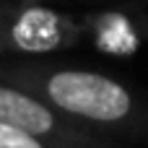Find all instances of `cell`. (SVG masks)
Segmentation results:
<instances>
[{"instance_id":"1","label":"cell","mask_w":148,"mask_h":148,"mask_svg":"<svg viewBox=\"0 0 148 148\" xmlns=\"http://www.w3.org/2000/svg\"><path fill=\"white\" fill-rule=\"evenodd\" d=\"M0 78L125 146H148V99L107 73L42 60H5Z\"/></svg>"},{"instance_id":"2","label":"cell","mask_w":148,"mask_h":148,"mask_svg":"<svg viewBox=\"0 0 148 148\" xmlns=\"http://www.w3.org/2000/svg\"><path fill=\"white\" fill-rule=\"evenodd\" d=\"M83 21L49 8L47 0H0V55H47L75 47Z\"/></svg>"},{"instance_id":"3","label":"cell","mask_w":148,"mask_h":148,"mask_svg":"<svg viewBox=\"0 0 148 148\" xmlns=\"http://www.w3.org/2000/svg\"><path fill=\"white\" fill-rule=\"evenodd\" d=\"M0 122L26 130L60 148H127L122 140L68 117L49 101L5 78H0Z\"/></svg>"},{"instance_id":"4","label":"cell","mask_w":148,"mask_h":148,"mask_svg":"<svg viewBox=\"0 0 148 148\" xmlns=\"http://www.w3.org/2000/svg\"><path fill=\"white\" fill-rule=\"evenodd\" d=\"M96 47L112 55H133L140 44V26L120 10H99L83 21Z\"/></svg>"},{"instance_id":"5","label":"cell","mask_w":148,"mask_h":148,"mask_svg":"<svg viewBox=\"0 0 148 148\" xmlns=\"http://www.w3.org/2000/svg\"><path fill=\"white\" fill-rule=\"evenodd\" d=\"M0 148H60L49 140H42L26 130H18L13 125L0 122Z\"/></svg>"}]
</instances>
